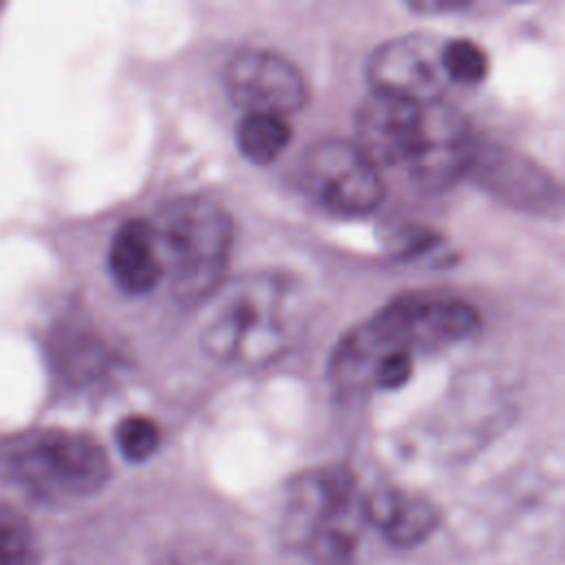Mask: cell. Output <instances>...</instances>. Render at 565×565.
<instances>
[{
	"instance_id": "cell-16",
	"label": "cell",
	"mask_w": 565,
	"mask_h": 565,
	"mask_svg": "<svg viewBox=\"0 0 565 565\" xmlns=\"http://www.w3.org/2000/svg\"><path fill=\"white\" fill-rule=\"evenodd\" d=\"M411 371H413V351H406V349L391 351L384 358H380V362L375 364L371 375V386L399 388L411 377Z\"/></svg>"
},
{
	"instance_id": "cell-1",
	"label": "cell",
	"mask_w": 565,
	"mask_h": 565,
	"mask_svg": "<svg viewBox=\"0 0 565 565\" xmlns=\"http://www.w3.org/2000/svg\"><path fill=\"white\" fill-rule=\"evenodd\" d=\"M148 223L161 276L168 278L174 298L181 302L210 298L223 280L232 247L227 212L205 196L188 194L163 203Z\"/></svg>"
},
{
	"instance_id": "cell-6",
	"label": "cell",
	"mask_w": 565,
	"mask_h": 565,
	"mask_svg": "<svg viewBox=\"0 0 565 565\" xmlns=\"http://www.w3.org/2000/svg\"><path fill=\"white\" fill-rule=\"evenodd\" d=\"M444 42L430 35H399L382 42L366 64L375 93H386L417 104L439 102L450 84L441 57Z\"/></svg>"
},
{
	"instance_id": "cell-8",
	"label": "cell",
	"mask_w": 565,
	"mask_h": 565,
	"mask_svg": "<svg viewBox=\"0 0 565 565\" xmlns=\"http://www.w3.org/2000/svg\"><path fill=\"white\" fill-rule=\"evenodd\" d=\"M426 104L371 90L355 110V146L377 168H406L424 137Z\"/></svg>"
},
{
	"instance_id": "cell-12",
	"label": "cell",
	"mask_w": 565,
	"mask_h": 565,
	"mask_svg": "<svg viewBox=\"0 0 565 565\" xmlns=\"http://www.w3.org/2000/svg\"><path fill=\"white\" fill-rule=\"evenodd\" d=\"M291 128L285 117L249 113L238 121L236 139L245 159L254 163L274 161L289 143Z\"/></svg>"
},
{
	"instance_id": "cell-7",
	"label": "cell",
	"mask_w": 565,
	"mask_h": 565,
	"mask_svg": "<svg viewBox=\"0 0 565 565\" xmlns=\"http://www.w3.org/2000/svg\"><path fill=\"white\" fill-rule=\"evenodd\" d=\"M230 99L245 115L287 117L307 102V82L302 73L282 55L265 49L238 51L225 71Z\"/></svg>"
},
{
	"instance_id": "cell-4",
	"label": "cell",
	"mask_w": 565,
	"mask_h": 565,
	"mask_svg": "<svg viewBox=\"0 0 565 565\" xmlns=\"http://www.w3.org/2000/svg\"><path fill=\"white\" fill-rule=\"evenodd\" d=\"M362 521V499H355L351 477L320 470L291 486L282 534L294 550L324 565H340L353 554Z\"/></svg>"
},
{
	"instance_id": "cell-15",
	"label": "cell",
	"mask_w": 565,
	"mask_h": 565,
	"mask_svg": "<svg viewBox=\"0 0 565 565\" xmlns=\"http://www.w3.org/2000/svg\"><path fill=\"white\" fill-rule=\"evenodd\" d=\"M159 426L146 415H128L117 424L115 441L128 461H146L159 448Z\"/></svg>"
},
{
	"instance_id": "cell-11",
	"label": "cell",
	"mask_w": 565,
	"mask_h": 565,
	"mask_svg": "<svg viewBox=\"0 0 565 565\" xmlns=\"http://www.w3.org/2000/svg\"><path fill=\"white\" fill-rule=\"evenodd\" d=\"M108 269L128 294H146L163 278L148 218H128L117 227L108 247Z\"/></svg>"
},
{
	"instance_id": "cell-10",
	"label": "cell",
	"mask_w": 565,
	"mask_h": 565,
	"mask_svg": "<svg viewBox=\"0 0 565 565\" xmlns=\"http://www.w3.org/2000/svg\"><path fill=\"white\" fill-rule=\"evenodd\" d=\"M362 514L366 523L399 547L422 543L439 523L437 508L428 499L397 488H382L364 497Z\"/></svg>"
},
{
	"instance_id": "cell-13",
	"label": "cell",
	"mask_w": 565,
	"mask_h": 565,
	"mask_svg": "<svg viewBox=\"0 0 565 565\" xmlns=\"http://www.w3.org/2000/svg\"><path fill=\"white\" fill-rule=\"evenodd\" d=\"M0 565H40L38 536L15 508L0 503Z\"/></svg>"
},
{
	"instance_id": "cell-17",
	"label": "cell",
	"mask_w": 565,
	"mask_h": 565,
	"mask_svg": "<svg viewBox=\"0 0 565 565\" xmlns=\"http://www.w3.org/2000/svg\"><path fill=\"white\" fill-rule=\"evenodd\" d=\"M166 565H238V563L227 556H216V554H207V552H190V554L172 556Z\"/></svg>"
},
{
	"instance_id": "cell-9",
	"label": "cell",
	"mask_w": 565,
	"mask_h": 565,
	"mask_svg": "<svg viewBox=\"0 0 565 565\" xmlns=\"http://www.w3.org/2000/svg\"><path fill=\"white\" fill-rule=\"evenodd\" d=\"M466 174L486 190L523 210H550L558 201L556 185L550 174L534 166L527 157L514 154L501 146H472Z\"/></svg>"
},
{
	"instance_id": "cell-2",
	"label": "cell",
	"mask_w": 565,
	"mask_h": 565,
	"mask_svg": "<svg viewBox=\"0 0 565 565\" xmlns=\"http://www.w3.org/2000/svg\"><path fill=\"white\" fill-rule=\"evenodd\" d=\"M0 466L31 494L46 501H77L97 494L110 479L99 441L64 428H38L0 444Z\"/></svg>"
},
{
	"instance_id": "cell-14",
	"label": "cell",
	"mask_w": 565,
	"mask_h": 565,
	"mask_svg": "<svg viewBox=\"0 0 565 565\" xmlns=\"http://www.w3.org/2000/svg\"><path fill=\"white\" fill-rule=\"evenodd\" d=\"M441 57H444V71H446L448 82L472 86V84H479L488 75L490 62H488L486 51L468 38H457V40L444 42Z\"/></svg>"
},
{
	"instance_id": "cell-5",
	"label": "cell",
	"mask_w": 565,
	"mask_h": 565,
	"mask_svg": "<svg viewBox=\"0 0 565 565\" xmlns=\"http://www.w3.org/2000/svg\"><path fill=\"white\" fill-rule=\"evenodd\" d=\"M300 181L316 201L333 212H371L384 196L380 168L344 139L311 143L300 161Z\"/></svg>"
},
{
	"instance_id": "cell-3",
	"label": "cell",
	"mask_w": 565,
	"mask_h": 565,
	"mask_svg": "<svg viewBox=\"0 0 565 565\" xmlns=\"http://www.w3.org/2000/svg\"><path fill=\"white\" fill-rule=\"evenodd\" d=\"M289 340L287 289L271 278H249L221 296L203 324L207 355L223 362L263 364Z\"/></svg>"
}]
</instances>
